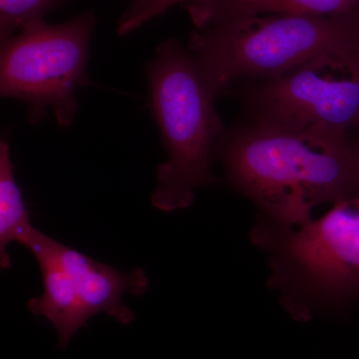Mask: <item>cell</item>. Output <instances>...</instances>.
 Segmentation results:
<instances>
[{"mask_svg": "<svg viewBox=\"0 0 359 359\" xmlns=\"http://www.w3.org/2000/svg\"><path fill=\"white\" fill-rule=\"evenodd\" d=\"M95 25L92 13L67 22L33 21L1 41L0 93L28 106L35 124L52 108L56 121L68 128L76 118V91L88 83L90 39Z\"/></svg>", "mask_w": 359, "mask_h": 359, "instance_id": "5", "label": "cell"}, {"mask_svg": "<svg viewBox=\"0 0 359 359\" xmlns=\"http://www.w3.org/2000/svg\"><path fill=\"white\" fill-rule=\"evenodd\" d=\"M216 160L262 217L285 226L311 221L316 205L359 198V151L348 135L252 120L224 134Z\"/></svg>", "mask_w": 359, "mask_h": 359, "instance_id": "1", "label": "cell"}, {"mask_svg": "<svg viewBox=\"0 0 359 359\" xmlns=\"http://www.w3.org/2000/svg\"><path fill=\"white\" fill-rule=\"evenodd\" d=\"M358 8L359 0H198L190 4L191 15L198 29L245 16H334Z\"/></svg>", "mask_w": 359, "mask_h": 359, "instance_id": "8", "label": "cell"}, {"mask_svg": "<svg viewBox=\"0 0 359 359\" xmlns=\"http://www.w3.org/2000/svg\"><path fill=\"white\" fill-rule=\"evenodd\" d=\"M61 0H0V39L20 32L28 23L44 20L45 14L60 4Z\"/></svg>", "mask_w": 359, "mask_h": 359, "instance_id": "10", "label": "cell"}, {"mask_svg": "<svg viewBox=\"0 0 359 359\" xmlns=\"http://www.w3.org/2000/svg\"><path fill=\"white\" fill-rule=\"evenodd\" d=\"M33 228L30 214L23 201L22 193L14 176V166L6 139L0 142V266H11L7 248L11 243L20 244Z\"/></svg>", "mask_w": 359, "mask_h": 359, "instance_id": "9", "label": "cell"}, {"mask_svg": "<svg viewBox=\"0 0 359 359\" xmlns=\"http://www.w3.org/2000/svg\"><path fill=\"white\" fill-rule=\"evenodd\" d=\"M149 106L159 126L168 160L156 170V209L173 212L195 201L196 190L217 182L212 173L224 136L216 93L189 49L169 39L147 67Z\"/></svg>", "mask_w": 359, "mask_h": 359, "instance_id": "2", "label": "cell"}, {"mask_svg": "<svg viewBox=\"0 0 359 359\" xmlns=\"http://www.w3.org/2000/svg\"><path fill=\"white\" fill-rule=\"evenodd\" d=\"M254 121L297 131L359 130V52L325 54L261 81L245 96Z\"/></svg>", "mask_w": 359, "mask_h": 359, "instance_id": "7", "label": "cell"}, {"mask_svg": "<svg viewBox=\"0 0 359 359\" xmlns=\"http://www.w3.org/2000/svg\"><path fill=\"white\" fill-rule=\"evenodd\" d=\"M198 1V0H157L153 6L149 7L145 13H142L136 20L130 26L129 32H132L140 27L144 23L148 22L149 20H153L156 16L164 13L168 9L171 8L177 4H186V2Z\"/></svg>", "mask_w": 359, "mask_h": 359, "instance_id": "11", "label": "cell"}, {"mask_svg": "<svg viewBox=\"0 0 359 359\" xmlns=\"http://www.w3.org/2000/svg\"><path fill=\"white\" fill-rule=\"evenodd\" d=\"M20 244L39 262L43 283V292L29 299L28 309L53 325L59 348L65 349L96 314H107L124 325L134 320L133 311L122 297L125 294L141 297L147 292L144 269L119 271L61 244L34 226Z\"/></svg>", "mask_w": 359, "mask_h": 359, "instance_id": "6", "label": "cell"}, {"mask_svg": "<svg viewBox=\"0 0 359 359\" xmlns=\"http://www.w3.org/2000/svg\"><path fill=\"white\" fill-rule=\"evenodd\" d=\"M354 141H355L356 147H358V151H359V130L358 131V136H356V139Z\"/></svg>", "mask_w": 359, "mask_h": 359, "instance_id": "13", "label": "cell"}, {"mask_svg": "<svg viewBox=\"0 0 359 359\" xmlns=\"http://www.w3.org/2000/svg\"><path fill=\"white\" fill-rule=\"evenodd\" d=\"M250 240L269 255V287L295 320L341 311L358 299L359 198L299 226L261 216Z\"/></svg>", "mask_w": 359, "mask_h": 359, "instance_id": "3", "label": "cell"}, {"mask_svg": "<svg viewBox=\"0 0 359 359\" xmlns=\"http://www.w3.org/2000/svg\"><path fill=\"white\" fill-rule=\"evenodd\" d=\"M157 0H132L131 6L129 7L128 11L125 13L120 20L119 27H118V32L122 35L128 34L130 26L134 22L142 13H145L146 11L155 4Z\"/></svg>", "mask_w": 359, "mask_h": 359, "instance_id": "12", "label": "cell"}, {"mask_svg": "<svg viewBox=\"0 0 359 359\" xmlns=\"http://www.w3.org/2000/svg\"><path fill=\"white\" fill-rule=\"evenodd\" d=\"M189 51L216 93L240 80L273 79L325 54L359 52V8L334 16L268 14L207 26Z\"/></svg>", "mask_w": 359, "mask_h": 359, "instance_id": "4", "label": "cell"}]
</instances>
